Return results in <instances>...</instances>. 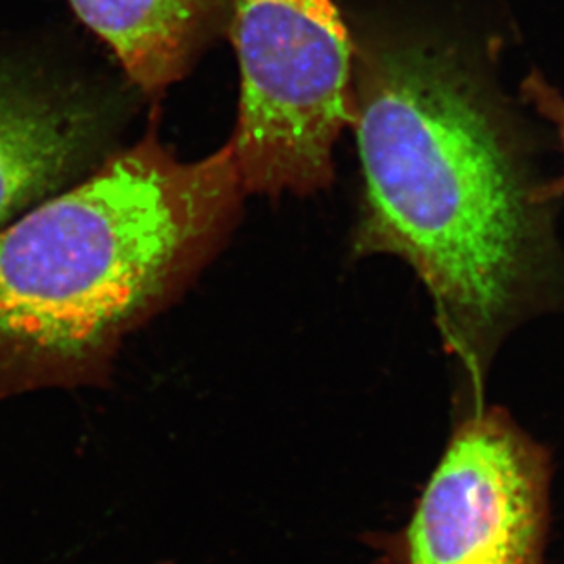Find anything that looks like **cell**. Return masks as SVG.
Returning <instances> with one entry per match:
<instances>
[{
	"instance_id": "cell-1",
	"label": "cell",
	"mask_w": 564,
	"mask_h": 564,
	"mask_svg": "<svg viewBox=\"0 0 564 564\" xmlns=\"http://www.w3.org/2000/svg\"><path fill=\"white\" fill-rule=\"evenodd\" d=\"M346 17V15H344ZM352 132L362 194L355 258L394 256L426 288L466 404L560 271L552 203L497 80L499 39L413 11H355Z\"/></svg>"
},
{
	"instance_id": "cell-2",
	"label": "cell",
	"mask_w": 564,
	"mask_h": 564,
	"mask_svg": "<svg viewBox=\"0 0 564 564\" xmlns=\"http://www.w3.org/2000/svg\"><path fill=\"white\" fill-rule=\"evenodd\" d=\"M246 194L229 143L183 161L152 132L0 230V393L99 377L216 254Z\"/></svg>"
},
{
	"instance_id": "cell-3",
	"label": "cell",
	"mask_w": 564,
	"mask_h": 564,
	"mask_svg": "<svg viewBox=\"0 0 564 564\" xmlns=\"http://www.w3.org/2000/svg\"><path fill=\"white\" fill-rule=\"evenodd\" d=\"M240 107L230 149L247 194L310 196L335 180L352 123V44L335 0H232Z\"/></svg>"
},
{
	"instance_id": "cell-4",
	"label": "cell",
	"mask_w": 564,
	"mask_h": 564,
	"mask_svg": "<svg viewBox=\"0 0 564 564\" xmlns=\"http://www.w3.org/2000/svg\"><path fill=\"white\" fill-rule=\"evenodd\" d=\"M552 464L508 411L463 408L389 564H544Z\"/></svg>"
},
{
	"instance_id": "cell-5",
	"label": "cell",
	"mask_w": 564,
	"mask_h": 564,
	"mask_svg": "<svg viewBox=\"0 0 564 564\" xmlns=\"http://www.w3.org/2000/svg\"><path fill=\"white\" fill-rule=\"evenodd\" d=\"M99 130L86 105L0 80V224L72 182Z\"/></svg>"
},
{
	"instance_id": "cell-6",
	"label": "cell",
	"mask_w": 564,
	"mask_h": 564,
	"mask_svg": "<svg viewBox=\"0 0 564 564\" xmlns=\"http://www.w3.org/2000/svg\"><path fill=\"white\" fill-rule=\"evenodd\" d=\"M232 0H68L150 96L176 85L229 28Z\"/></svg>"
},
{
	"instance_id": "cell-7",
	"label": "cell",
	"mask_w": 564,
	"mask_h": 564,
	"mask_svg": "<svg viewBox=\"0 0 564 564\" xmlns=\"http://www.w3.org/2000/svg\"><path fill=\"white\" fill-rule=\"evenodd\" d=\"M521 96L541 118L546 119L555 128L561 149L564 154V96L555 86L550 85L539 72H532L521 83ZM539 196L543 202H560L564 197V171L561 176L544 180L539 188Z\"/></svg>"
}]
</instances>
